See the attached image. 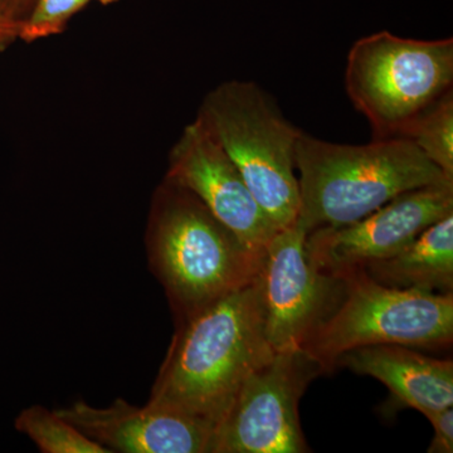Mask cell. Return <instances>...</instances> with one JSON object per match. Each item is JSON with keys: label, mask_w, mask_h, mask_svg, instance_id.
Listing matches in <instances>:
<instances>
[{"label": "cell", "mask_w": 453, "mask_h": 453, "mask_svg": "<svg viewBox=\"0 0 453 453\" xmlns=\"http://www.w3.org/2000/svg\"><path fill=\"white\" fill-rule=\"evenodd\" d=\"M452 86V38L411 40L380 32L357 41L348 53V96L374 139L402 138Z\"/></svg>", "instance_id": "8992f818"}, {"label": "cell", "mask_w": 453, "mask_h": 453, "mask_svg": "<svg viewBox=\"0 0 453 453\" xmlns=\"http://www.w3.org/2000/svg\"><path fill=\"white\" fill-rule=\"evenodd\" d=\"M145 249L175 324L251 283L261 258L198 196L166 178L151 198Z\"/></svg>", "instance_id": "7a4b0ae2"}, {"label": "cell", "mask_w": 453, "mask_h": 453, "mask_svg": "<svg viewBox=\"0 0 453 453\" xmlns=\"http://www.w3.org/2000/svg\"><path fill=\"white\" fill-rule=\"evenodd\" d=\"M0 12L11 16V12H9V0H0Z\"/></svg>", "instance_id": "ffe728a7"}, {"label": "cell", "mask_w": 453, "mask_h": 453, "mask_svg": "<svg viewBox=\"0 0 453 453\" xmlns=\"http://www.w3.org/2000/svg\"><path fill=\"white\" fill-rule=\"evenodd\" d=\"M339 365L381 381L396 408L422 414L453 405V362L434 359L405 345L380 344L354 349Z\"/></svg>", "instance_id": "7c38bea8"}, {"label": "cell", "mask_w": 453, "mask_h": 453, "mask_svg": "<svg viewBox=\"0 0 453 453\" xmlns=\"http://www.w3.org/2000/svg\"><path fill=\"white\" fill-rule=\"evenodd\" d=\"M196 119L225 149L277 228L294 226L300 211L295 150L301 130L275 100L257 83L226 81L205 95Z\"/></svg>", "instance_id": "277c9868"}, {"label": "cell", "mask_w": 453, "mask_h": 453, "mask_svg": "<svg viewBox=\"0 0 453 453\" xmlns=\"http://www.w3.org/2000/svg\"><path fill=\"white\" fill-rule=\"evenodd\" d=\"M342 292L303 350L329 372L339 357L369 345L446 349L453 342V292L437 294L389 288L365 268L340 275Z\"/></svg>", "instance_id": "5b68a950"}, {"label": "cell", "mask_w": 453, "mask_h": 453, "mask_svg": "<svg viewBox=\"0 0 453 453\" xmlns=\"http://www.w3.org/2000/svg\"><path fill=\"white\" fill-rule=\"evenodd\" d=\"M323 369L303 349L280 351L247 377L214 428L211 453L310 452L299 403Z\"/></svg>", "instance_id": "52a82bcc"}, {"label": "cell", "mask_w": 453, "mask_h": 453, "mask_svg": "<svg viewBox=\"0 0 453 453\" xmlns=\"http://www.w3.org/2000/svg\"><path fill=\"white\" fill-rule=\"evenodd\" d=\"M295 165L300 190L297 222L308 234L357 222L408 190L453 184L404 138L349 145L301 131Z\"/></svg>", "instance_id": "3957f363"}, {"label": "cell", "mask_w": 453, "mask_h": 453, "mask_svg": "<svg viewBox=\"0 0 453 453\" xmlns=\"http://www.w3.org/2000/svg\"><path fill=\"white\" fill-rule=\"evenodd\" d=\"M22 20L0 12V53L19 41Z\"/></svg>", "instance_id": "ac0fdd59"}, {"label": "cell", "mask_w": 453, "mask_h": 453, "mask_svg": "<svg viewBox=\"0 0 453 453\" xmlns=\"http://www.w3.org/2000/svg\"><path fill=\"white\" fill-rule=\"evenodd\" d=\"M164 178L198 196L211 214L258 257L279 231L253 198L225 149L196 119L184 127L170 149Z\"/></svg>", "instance_id": "30bf717a"}, {"label": "cell", "mask_w": 453, "mask_h": 453, "mask_svg": "<svg viewBox=\"0 0 453 453\" xmlns=\"http://www.w3.org/2000/svg\"><path fill=\"white\" fill-rule=\"evenodd\" d=\"M434 429V440L429 445V453L453 452V410L452 407L431 411L423 414Z\"/></svg>", "instance_id": "e0dca14e"}, {"label": "cell", "mask_w": 453, "mask_h": 453, "mask_svg": "<svg viewBox=\"0 0 453 453\" xmlns=\"http://www.w3.org/2000/svg\"><path fill=\"white\" fill-rule=\"evenodd\" d=\"M363 268L389 288L453 292V213L429 226L395 255Z\"/></svg>", "instance_id": "4fadbf2b"}, {"label": "cell", "mask_w": 453, "mask_h": 453, "mask_svg": "<svg viewBox=\"0 0 453 453\" xmlns=\"http://www.w3.org/2000/svg\"><path fill=\"white\" fill-rule=\"evenodd\" d=\"M275 354L265 335L258 279L175 324L148 404L213 423L252 372Z\"/></svg>", "instance_id": "6da1fadb"}, {"label": "cell", "mask_w": 453, "mask_h": 453, "mask_svg": "<svg viewBox=\"0 0 453 453\" xmlns=\"http://www.w3.org/2000/svg\"><path fill=\"white\" fill-rule=\"evenodd\" d=\"M56 412L110 453H211L213 423L118 398L107 407L76 401Z\"/></svg>", "instance_id": "8fae6325"}, {"label": "cell", "mask_w": 453, "mask_h": 453, "mask_svg": "<svg viewBox=\"0 0 453 453\" xmlns=\"http://www.w3.org/2000/svg\"><path fill=\"white\" fill-rule=\"evenodd\" d=\"M89 0H35L22 20L19 41L26 43L61 35L77 13L88 7Z\"/></svg>", "instance_id": "2e32d148"}, {"label": "cell", "mask_w": 453, "mask_h": 453, "mask_svg": "<svg viewBox=\"0 0 453 453\" xmlns=\"http://www.w3.org/2000/svg\"><path fill=\"white\" fill-rule=\"evenodd\" d=\"M402 138L412 142L446 177L453 179V89L425 110Z\"/></svg>", "instance_id": "9a60e30c"}, {"label": "cell", "mask_w": 453, "mask_h": 453, "mask_svg": "<svg viewBox=\"0 0 453 453\" xmlns=\"http://www.w3.org/2000/svg\"><path fill=\"white\" fill-rule=\"evenodd\" d=\"M299 222L279 229L259 258L265 335L275 353L303 349L338 303L342 280L321 273L306 249Z\"/></svg>", "instance_id": "ba28073f"}, {"label": "cell", "mask_w": 453, "mask_h": 453, "mask_svg": "<svg viewBox=\"0 0 453 453\" xmlns=\"http://www.w3.org/2000/svg\"><path fill=\"white\" fill-rule=\"evenodd\" d=\"M35 0H9V12L11 16L18 19H25L27 14L31 11Z\"/></svg>", "instance_id": "d6986e66"}, {"label": "cell", "mask_w": 453, "mask_h": 453, "mask_svg": "<svg viewBox=\"0 0 453 453\" xmlns=\"http://www.w3.org/2000/svg\"><path fill=\"white\" fill-rule=\"evenodd\" d=\"M14 426L43 453H110L62 418L56 410L50 411L42 405L23 410Z\"/></svg>", "instance_id": "5bb4252c"}, {"label": "cell", "mask_w": 453, "mask_h": 453, "mask_svg": "<svg viewBox=\"0 0 453 453\" xmlns=\"http://www.w3.org/2000/svg\"><path fill=\"white\" fill-rule=\"evenodd\" d=\"M89 2H97L103 5H110V4H113V3H118L119 0H89Z\"/></svg>", "instance_id": "44dd1931"}, {"label": "cell", "mask_w": 453, "mask_h": 453, "mask_svg": "<svg viewBox=\"0 0 453 453\" xmlns=\"http://www.w3.org/2000/svg\"><path fill=\"white\" fill-rule=\"evenodd\" d=\"M453 213V184L408 190L365 219L309 232L306 249L316 267L338 277L395 255L426 228Z\"/></svg>", "instance_id": "9c48e42d"}]
</instances>
